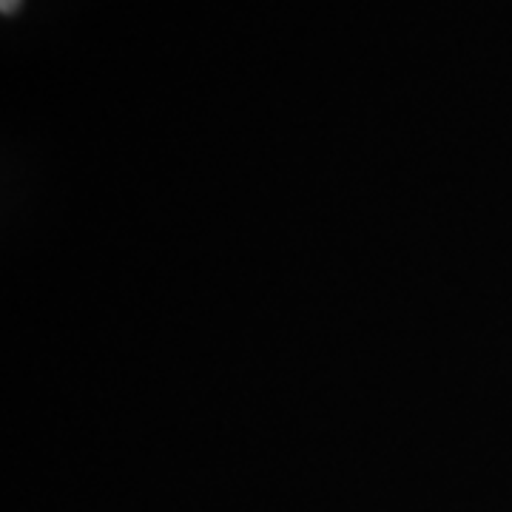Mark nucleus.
I'll use <instances>...</instances> for the list:
<instances>
[{
    "label": "nucleus",
    "mask_w": 512,
    "mask_h": 512,
    "mask_svg": "<svg viewBox=\"0 0 512 512\" xmlns=\"http://www.w3.org/2000/svg\"><path fill=\"white\" fill-rule=\"evenodd\" d=\"M20 0H3V12H15Z\"/></svg>",
    "instance_id": "f257e3e1"
}]
</instances>
